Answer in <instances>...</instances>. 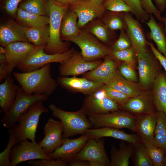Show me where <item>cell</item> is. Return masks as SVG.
Returning a JSON list of instances; mask_svg holds the SVG:
<instances>
[{"label":"cell","mask_w":166,"mask_h":166,"mask_svg":"<svg viewBox=\"0 0 166 166\" xmlns=\"http://www.w3.org/2000/svg\"><path fill=\"white\" fill-rule=\"evenodd\" d=\"M134 65L123 62L118 68L119 72L124 78L130 81L136 82L137 80L134 68Z\"/></svg>","instance_id":"cell-44"},{"label":"cell","mask_w":166,"mask_h":166,"mask_svg":"<svg viewBox=\"0 0 166 166\" xmlns=\"http://www.w3.org/2000/svg\"><path fill=\"white\" fill-rule=\"evenodd\" d=\"M51 69V65L49 64L32 71L14 72L13 76L26 93L48 97L55 90L58 84L52 77Z\"/></svg>","instance_id":"cell-1"},{"label":"cell","mask_w":166,"mask_h":166,"mask_svg":"<svg viewBox=\"0 0 166 166\" xmlns=\"http://www.w3.org/2000/svg\"><path fill=\"white\" fill-rule=\"evenodd\" d=\"M19 25L30 42L38 47H45L49 38V24L32 27Z\"/></svg>","instance_id":"cell-27"},{"label":"cell","mask_w":166,"mask_h":166,"mask_svg":"<svg viewBox=\"0 0 166 166\" xmlns=\"http://www.w3.org/2000/svg\"><path fill=\"white\" fill-rule=\"evenodd\" d=\"M119 37L111 48L113 51H119L130 48L132 47L131 41L125 30H120Z\"/></svg>","instance_id":"cell-45"},{"label":"cell","mask_w":166,"mask_h":166,"mask_svg":"<svg viewBox=\"0 0 166 166\" xmlns=\"http://www.w3.org/2000/svg\"><path fill=\"white\" fill-rule=\"evenodd\" d=\"M74 159L96 161L103 166H109L110 161L105 150L104 139L96 140L92 137H89Z\"/></svg>","instance_id":"cell-15"},{"label":"cell","mask_w":166,"mask_h":166,"mask_svg":"<svg viewBox=\"0 0 166 166\" xmlns=\"http://www.w3.org/2000/svg\"><path fill=\"white\" fill-rule=\"evenodd\" d=\"M163 166H166V150H165L164 157L163 162Z\"/></svg>","instance_id":"cell-59"},{"label":"cell","mask_w":166,"mask_h":166,"mask_svg":"<svg viewBox=\"0 0 166 166\" xmlns=\"http://www.w3.org/2000/svg\"><path fill=\"white\" fill-rule=\"evenodd\" d=\"M80 0H56L59 3L70 6Z\"/></svg>","instance_id":"cell-53"},{"label":"cell","mask_w":166,"mask_h":166,"mask_svg":"<svg viewBox=\"0 0 166 166\" xmlns=\"http://www.w3.org/2000/svg\"><path fill=\"white\" fill-rule=\"evenodd\" d=\"M102 88L107 95L120 107L125 104L130 98L124 93L106 85Z\"/></svg>","instance_id":"cell-42"},{"label":"cell","mask_w":166,"mask_h":166,"mask_svg":"<svg viewBox=\"0 0 166 166\" xmlns=\"http://www.w3.org/2000/svg\"><path fill=\"white\" fill-rule=\"evenodd\" d=\"M15 18L17 21L23 26L28 27L39 26L49 24V18L48 16L35 14L22 8H18Z\"/></svg>","instance_id":"cell-32"},{"label":"cell","mask_w":166,"mask_h":166,"mask_svg":"<svg viewBox=\"0 0 166 166\" xmlns=\"http://www.w3.org/2000/svg\"><path fill=\"white\" fill-rule=\"evenodd\" d=\"M84 135L98 140L105 137H111L128 142L134 145L141 141L136 134H128L119 129L104 127L87 130Z\"/></svg>","instance_id":"cell-22"},{"label":"cell","mask_w":166,"mask_h":166,"mask_svg":"<svg viewBox=\"0 0 166 166\" xmlns=\"http://www.w3.org/2000/svg\"><path fill=\"white\" fill-rule=\"evenodd\" d=\"M152 85V93L156 109L166 114V74L159 72Z\"/></svg>","instance_id":"cell-28"},{"label":"cell","mask_w":166,"mask_h":166,"mask_svg":"<svg viewBox=\"0 0 166 166\" xmlns=\"http://www.w3.org/2000/svg\"><path fill=\"white\" fill-rule=\"evenodd\" d=\"M156 7L161 12L163 11L166 8V0H154Z\"/></svg>","instance_id":"cell-52"},{"label":"cell","mask_w":166,"mask_h":166,"mask_svg":"<svg viewBox=\"0 0 166 166\" xmlns=\"http://www.w3.org/2000/svg\"><path fill=\"white\" fill-rule=\"evenodd\" d=\"M136 54L138 62L139 84L144 89H147L153 85L159 72V67L156 58L148 50Z\"/></svg>","instance_id":"cell-12"},{"label":"cell","mask_w":166,"mask_h":166,"mask_svg":"<svg viewBox=\"0 0 166 166\" xmlns=\"http://www.w3.org/2000/svg\"><path fill=\"white\" fill-rule=\"evenodd\" d=\"M57 81L60 86L68 91L80 93L87 96L92 94L105 85L85 78L75 76L69 77L60 76L57 78Z\"/></svg>","instance_id":"cell-19"},{"label":"cell","mask_w":166,"mask_h":166,"mask_svg":"<svg viewBox=\"0 0 166 166\" xmlns=\"http://www.w3.org/2000/svg\"><path fill=\"white\" fill-rule=\"evenodd\" d=\"M108 56L116 61L134 64L135 56H136V54L132 46L130 48L121 50L113 51L111 50Z\"/></svg>","instance_id":"cell-40"},{"label":"cell","mask_w":166,"mask_h":166,"mask_svg":"<svg viewBox=\"0 0 166 166\" xmlns=\"http://www.w3.org/2000/svg\"><path fill=\"white\" fill-rule=\"evenodd\" d=\"M5 47V56L9 72L23 62L37 47L30 42H17Z\"/></svg>","instance_id":"cell-18"},{"label":"cell","mask_w":166,"mask_h":166,"mask_svg":"<svg viewBox=\"0 0 166 166\" xmlns=\"http://www.w3.org/2000/svg\"><path fill=\"white\" fill-rule=\"evenodd\" d=\"M144 23L150 30L149 38L155 43L157 49L166 57V37L162 28L152 14L150 15L148 21Z\"/></svg>","instance_id":"cell-31"},{"label":"cell","mask_w":166,"mask_h":166,"mask_svg":"<svg viewBox=\"0 0 166 166\" xmlns=\"http://www.w3.org/2000/svg\"><path fill=\"white\" fill-rule=\"evenodd\" d=\"M68 166H90L88 161L78 159H73L69 161Z\"/></svg>","instance_id":"cell-51"},{"label":"cell","mask_w":166,"mask_h":166,"mask_svg":"<svg viewBox=\"0 0 166 166\" xmlns=\"http://www.w3.org/2000/svg\"><path fill=\"white\" fill-rule=\"evenodd\" d=\"M28 164L34 166H67L68 163L60 159H42L30 160Z\"/></svg>","instance_id":"cell-46"},{"label":"cell","mask_w":166,"mask_h":166,"mask_svg":"<svg viewBox=\"0 0 166 166\" xmlns=\"http://www.w3.org/2000/svg\"><path fill=\"white\" fill-rule=\"evenodd\" d=\"M45 48L37 47L17 66L18 69L21 72H28L37 70L52 63H61L67 60L74 50L72 48L62 53L52 54L45 53Z\"/></svg>","instance_id":"cell-6"},{"label":"cell","mask_w":166,"mask_h":166,"mask_svg":"<svg viewBox=\"0 0 166 166\" xmlns=\"http://www.w3.org/2000/svg\"><path fill=\"white\" fill-rule=\"evenodd\" d=\"M6 49L5 47L1 46L0 47V54H5Z\"/></svg>","instance_id":"cell-57"},{"label":"cell","mask_w":166,"mask_h":166,"mask_svg":"<svg viewBox=\"0 0 166 166\" xmlns=\"http://www.w3.org/2000/svg\"><path fill=\"white\" fill-rule=\"evenodd\" d=\"M89 137L87 135H83L73 139L64 138L61 145L48 156L51 159H60L68 163L74 159Z\"/></svg>","instance_id":"cell-17"},{"label":"cell","mask_w":166,"mask_h":166,"mask_svg":"<svg viewBox=\"0 0 166 166\" xmlns=\"http://www.w3.org/2000/svg\"><path fill=\"white\" fill-rule=\"evenodd\" d=\"M102 87L87 96L84 101L82 108L89 117L120 110L119 106L107 95Z\"/></svg>","instance_id":"cell-9"},{"label":"cell","mask_w":166,"mask_h":166,"mask_svg":"<svg viewBox=\"0 0 166 166\" xmlns=\"http://www.w3.org/2000/svg\"><path fill=\"white\" fill-rule=\"evenodd\" d=\"M48 97L43 95L28 94L21 86L12 106L2 117L1 121L3 126L8 129L12 128L33 104L39 101H45Z\"/></svg>","instance_id":"cell-7"},{"label":"cell","mask_w":166,"mask_h":166,"mask_svg":"<svg viewBox=\"0 0 166 166\" xmlns=\"http://www.w3.org/2000/svg\"><path fill=\"white\" fill-rule=\"evenodd\" d=\"M51 159L36 141H21L13 147L10 156L11 166H15L26 161Z\"/></svg>","instance_id":"cell-10"},{"label":"cell","mask_w":166,"mask_h":166,"mask_svg":"<svg viewBox=\"0 0 166 166\" xmlns=\"http://www.w3.org/2000/svg\"><path fill=\"white\" fill-rule=\"evenodd\" d=\"M17 42H29L19 24L9 20L0 25V45L5 47L10 43Z\"/></svg>","instance_id":"cell-23"},{"label":"cell","mask_w":166,"mask_h":166,"mask_svg":"<svg viewBox=\"0 0 166 166\" xmlns=\"http://www.w3.org/2000/svg\"><path fill=\"white\" fill-rule=\"evenodd\" d=\"M21 86L16 85L10 74L0 84V107L1 111L6 114L16 99Z\"/></svg>","instance_id":"cell-24"},{"label":"cell","mask_w":166,"mask_h":166,"mask_svg":"<svg viewBox=\"0 0 166 166\" xmlns=\"http://www.w3.org/2000/svg\"><path fill=\"white\" fill-rule=\"evenodd\" d=\"M43 101H39L33 104L20 117L12 127L18 143L24 140H35L36 134L41 115L47 113L49 110L43 105Z\"/></svg>","instance_id":"cell-4"},{"label":"cell","mask_w":166,"mask_h":166,"mask_svg":"<svg viewBox=\"0 0 166 166\" xmlns=\"http://www.w3.org/2000/svg\"><path fill=\"white\" fill-rule=\"evenodd\" d=\"M120 109L135 116L154 114L157 112L152 92L145 90L137 96L130 98Z\"/></svg>","instance_id":"cell-16"},{"label":"cell","mask_w":166,"mask_h":166,"mask_svg":"<svg viewBox=\"0 0 166 166\" xmlns=\"http://www.w3.org/2000/svg\"><path fill=\"white\" fill-rule=\"evenodd\" d=\"M133 161L135 166H153L145 148L140 142L134 145Z\"/></svg>","instance_id":"cell-38"},{"label":"cell","mask_w":166,"mask_h":166,"mask_svg":"<svg viewBox=\"0 0 166 166\" xmlns=\"http://www.w3.org/2000/svg\"><path fill=\"white\" fill-rule=\"evenodd\" d=\"M93 2L99 5L103 6V4L106 0H92Z\"/></svg>","instance_id":"cell-56"},{"label":"cell","mask_w":166,"mask_h":166,"mask_svg":"<svg viewBox=\"0 0 166 166\" xmlns=\"http://www.w3.org/2000/svg\"><path fill=\"white\" fill-rule=\"evenodd\" d=\"M130 8L131 13L137 19L144 23L149 20L150 15L142 8L140 0H123Z\"/></svg>","instance_id":"cell-41"},{"label":"cell","mask_w":166,"mask_h":166,"mask_svg":"<svg viewBox=\"0 0 166 166\" xmlns=\"http://www.w3.org/2000/svg\"><path fill=\"white\" fill-rule=\"evenodd\" d=\"M9 139L5 149L0 154V166H11L10 156L11 150L18 143V141L13 128L9 130Z\"/></svg>","instance_id":"cell-39"},{"label":"cell","mask_w":166,"mask_h":166,"mask_svg":"<svg viewBox=\"0 0 166 166\" xmlns=\"http://www.w3.org/2000/svg\"><path fill=\"white\" fill-rule=\"evenodd\" d=\"M141 141L144 145L153 166H163L165 150L156 146L153 143L145 140Z\"/></svg>","instance_id":"cell-37"},{"label":"cell","mask_w":166,"mask_h":166,"mask_svg":"<svg viewBox=\"0 0 166 166\" xmlns=\"http://www.w3.org/2000/svg\"><path fill=\"white\" fill-rule=\"evenodd\" d=\"M156 121L154 134L153 143L166 150V114L161 111L156 113Z\"/></svg>","instance_id":"cell-33"},{"label":"cell","mask_w":166,"mask_h":166,"mask_svg":"<svg viewBox=\"0 0 166 166\" xmlns=\"http://www.w3.org/2000/svg\"><path fill=\"white\" fill-rule=\"evenodd\" d=\"M105 85L121 92L130 98L137 96L145 91V89L139 84L124 78L117 70Z\"/></svg>","instance_id":"cell-26"},{"label":"cell","mask_w":166,"mask_h":166,"mask_svg":"<svg viewBox=\"0 0 166 166\" xmlns=\"http://www.w3.org/2000/svg\"><path fill=\"white\" fill-rule=\"evenodd\" d=\"M163 22L164 24V30L166 33V17H163Z\"/></svg>","instance_id":"cell-58"},{"label":"cell","mask_w":166,"mask_h":166,"mask_svg":"<svg viewBox=\"0 0 166 166\" xmlns=\"http://www.w3.org/2000/svg\"><path fill=\"white\" fill-rule=\"evenodd\" d=\"M7 62L0 64V81L1 83L10 74Z\"/></svg>","instance_id":"cell-50"},{"label":"cell","mask_w":166,"mask_h":166,"mask_svg":"<svg viewBox=\"0 0 166 166\" xmlns=\"http://www.w3.org/2000/svg\"><path fill=\"white\" fill-rule=\"evenodd\" d=\"M18 7L35 14L49 16L48 0H24Z\"/></svg>","instance_id":"cell-35"},{"label":"cell","mask_w":166,"mask_h":166,"mask_svg":"<svg viewBox=\"0 0 166 166\" xmlns=\"http://www.w3.org/2000/svg\"><path fill=\"white\" fill-rule=\"evenodd\" d=\"M124 18L127 25L126 33L131 41L132 46L136 53L147 50L148 41L142 27L138 20L135 19L130 13H125Z\"/></svg>","instance_id":"cell-20"},{"label":"cell","mask_w":166,"mask_h":166,"mask_svg":"<svg viewBox=\"0 0 166 166\" xmlns=\"http://www.w3.org/2000/svg\"><path fill=\"white\" fill-rule=\"evenodd\" d=\"M7 62L5 54H0V64Z\"/></svg>","instance_id":"cell-55"},{"label":"cell","mask_w":166,"mask_h":166,"mask_svg":"<svg viewBox=\"0 0 166 166\" xmlns=\"http://www.w3.org/2000/svg\"><path fill=\"white\" fill-rule=\"evenodd\" d=\"M48 0L49 38L44 51L52 54L62 53L69 49V44L66 42H63L60 36L62 21L65 13L69 8V6L59 3L56 0Z\"/></svg>","instance_id":"cell-2"},{"label":"cell","mask_w":166,"mask_h":166,"mask_svg":"<svg viewBox=\"0 0 166 166\" xmlns=\"http://www.w3.org/2000/svg\"><path fill=\"white\" fill-rule=\"evenodd\" d=\"M69 8L77 14L80 29L102 16L106 11L103 6L97 5L92 0H80L69 6Z\"/></svg>","instance_id":"cell-13"},{"label":"cell","mask_w":166,"mask_h":166,"mask_svg":"<svg viewBox=\"0 0 166 166\" xmlns=\"http://www.w3.org/2000/svg\"><path fill=\"white\" fill-rule=\"evenodd\" d=\"M22 0H0L3 9L10 15L16 17L20 3Z\"/></svg>","instance_id":"cell-48"},{"label":"cell","mask_w":166,"mask_h":166,"mask_svg":"<svg viewBox=\"0 0 166 166\" xmlns=\"http://www.w3.org/2000/svg\"><path fill=\"white\" fill-rule=\"evenodd\" d=\"M119 65L118 62L107 56L99 66L85 73L83 77L105 85L114 75Z\"/></svg>","instance_id":"cell-21"},{"label":"cell","mask_w":166,"mask_h":166,"mask_svg":"<svg viewBox=\"0 0 166 166\" xmlns=\"http://www.w3.org/2000/svg\"><path fill=\"white\" fill-rule=\"evenodd\" d=\"M147 43L154 56L164 69L166 74V57L155 47L152 42L148 41Z\"/></svg>","instance_id":"cell-49"},{"label":"cell","mask_w":166,"mask_h":166,"mask_svg":"<svg viewBox=\"0 0 166 166\" xmlns=\"http://www.w3.org/2000/svg\"><path fill=\"white\" fill-rule=\"evenodd\" d=\"M45 136L38 143L48 155L53 152L62 144L63 128L60 121L49 119L43 128Z\"/></svg>","instance_id":"cell-14"},{"label":"cell","mask_w":166,"mask_h":166,"mask_svg":"<svg viewBox=\"0 0 166 166\" xmlns=\"http://www.w3.org/2000/svg\"><path fill=\"white\" fill-rule=\"evenodd\" d=\"M106 11L121 13H131V10L123 0H106L103 4Z\"/></svg>","instance_id":"cell-43"},{"label":"cell","mask_w":166,"mask_h":166,"mask_svg":"<svg viewBox=\"0 0 166 166\" xmlns=\"http://www.w3.org/2000/svg\"><path fill=\"white\" fill-rule=\"evenodd\" d=\"M86 30L104 43L108 42L112 37L113 31L109 30L102 21L99 20H94L89 22Z\"/></svg>","instance_id":"cell-34"},{"label":"cell","mask_w":166,"mask_h":166,"mask_svg":"<svg viewBox=\"0 0 166 166\" xmlns=\"http://www.w3.org/2000/svg\"><path fill=\"white\" fill-rule=\"evenodd\" d=\"M88 119L94 128L104 127L127 128L135 132L136 116L124 111L97 114L89 117Z\"/></svg>","instance_id":"cell-8"},{"label":"cell","mask_w":166,"mask_h":166,"mask_svg":"<svg viewBox=\"0 0 166 166\" xmlns=\"http://www.w3.org/2000/svg\"><path fill=\"white\" fill-rule=\"evenodd\" d=\"M90 166H103L101 163L96 161H88Z\"/></svg>","instance_id":"cell-54"},{"label":"cell","mask_w":166,"mask_h":166,"mask_svg":"<svg viewBox=\"0 0 166 166\" xmlns=\"http://www.w3.org/2000/svg\"><path fill=\"white\" fill-rule=\"evenodd\" d=\"M77 14L69 8L65 13L61 22L60 36L62 40L66 41L79 34L80 29L77 24Z\"/></svg>","instance_id":"cell-29"},{"label":"cell","mask_w":166,"mask_h":166,"mask_svg":"<svg viewBox=\"0 0 166 166\" xmlns=\"http://www.w3.org/2000/svg\"><path fill=\"white\" fill-rule=\"evenodd\" d=\"M143 9L148 14H153L160 21L163 22L161 12L155 6L152 0H140Z\"/></svg>","instance_id":"cell-47"},{"label":"cell","mask_w":166,"mask_h":166,"mask_svg":"<svg viewBox=\"0 0 166 166\" xmlns=\"http://www.w3.org/2000/svg\"><path fill=\"white\" fill-rule=\"evenodd\" d=\"M98 40L86 30H81L77 36L66 41L73 42L79 47L85 60L93 61L109 55L111 50Z\"/></svg>","instance_id":"cell-5"},{"label":"cell","mask_w":166,"mask_h":166,"mask_svg":"<svg viewBox=\"0 0 166 166\" xmlns=\"http://www.w3.org/2000/svg\"><path fill=\"white\" fill-rule=\"evenodd\" d=\"M49 108L53 116L59 119L62 125L63 139L77 134L84 135L87 130L93 128L82 108L75 112L67 111L53 104H50Z\"/></svg>","instance_id":"cell-3"},{"label":"cell","mask_w":166,"mask_h":166,"mask_svg":"<svg viewBox=\"0 0 166 166\" xmlns=\"http://www.w3.org/2000/svg\"><path fill=\"white\" fill-rule=\"evenodd\" d=\"M134 151V146L127 144L124 141L121 142L119 149L112 146L110 151L111 158L109 166H128L129 160Z\"/></svg>","instance_id":"cell-30"},{"label":"cell","mask_w":166,"mask_h":166,"mask_svg":"<svg viewBox=\"0 0 166 166\" xmlns=\"http://www.w3.org/2000/svg\"><path fill=\"white\" fill-rule=\"evenodd\" d=\"M103 61H87L81 53L74 50L66 61L60 63L59 73L60 76H77L90 71L99 66Z\"/></svg>","instance_id":"cell-11"},{"label":"cell","mask_w":166,"mask_h":166,"mask_svg":"<svg viewBox=\"0 0 166 166\" xmlns=\"http://www.w3.org/2000/svg\"><path fill=\"white\" fill-rule=\"evenodd\" d=\"M156 121V113L136 116L135 132L141 140H145L153 143Z\"/></svg>","instance_id":"cell-25"},{"label":"cell","mask_w":166,"mask_h":166,"mask_svg":"<svg viewBox=\"0 0 166 166\" xmlns=\"http://www.w3.org/2000/svg\"><path fill=\"white\" fill-rule=\"evenodd\" d=\"M121 13L109 11L106 13L105 12L103 15L102 22L112 31L118 30H126L127 25L124 18V14Z\"/></svg>","instance_id":"cell-36"}]
</instances>
